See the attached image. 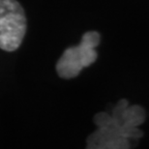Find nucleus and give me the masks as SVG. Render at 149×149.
Wrapping results in <instances>:
<instances>
[{
    "mask_svg": "<svg viewBox=\"0 0 149 149\" xmlns=\"http://www.w3.org/2000/svg\"><path fill=\"white\" fill-rule=\"evenodd\" d=\"M27 29L22 6L17 0H0V49L12 52L22 45Z\"/></svg>",
    "mask_w": 149,
    "mask_h": 149,
    "instance_id": "nucleus-2",
    "label": "nucleus"
},
{
    "mask_svg": "<svg viewBox=\"0 0 149 149\" xmlns=\"http://www.w3.org/2000/svg\"><path fill=\"white\" fill-rule=\"evenodd\" d=\"M111 114H109V113L99 112L94 116L93 120H94V123L97 126V128H100L108 123V122L111 120Z\"/></svg>",
    "mask_w": 149,
    "mask_h": 149,
    "instance_id": "nucleus-5",
    "label": "nucleus"
},
{
    "mask_svg": "<svg viewBox=\"0 0 149 149\" xmlns=\"http://www.w3.org/2000/svg\"><path fill=\"white\" fill-rule=\"evenodd\" d=\"M91 149H127L131 147L130 139L125 138L122 123L111 115L106 125L98 128L86 141Z\"/></svg>",
    "mask_w": 149,
    "mask_h": 149,
    "instance_id": "nucleus-3",
    "label": "nucleus"
},
{
    "mask_svg": "<svg viewBox=\"0 0 149 149\" xmlns=\"http://www.w3.org/2000/svg\"><path fill=\"white\" fill-rule=\"evenodd\" d=\"M101 42V35L97 31H87L83 34L79 45L65 49L56 63V72L65 79L79 76L83 68L90 66L96 61L98 53L96 47Z\"/></svg>",
    "mask_w": 149,
    "mask_h": 149,
    "instance_id": "nucleus-1",
    "label": "nucleus"
},
{
    "mask_svg": "<svg viewBox=\"0 0 149 149\" xmlns=\"http://www.w3.org/2000/svg\"><path fill=\"white\" fill-rule=\"evenodd\" d=\"M146 118V112L141 106H128L121 116V123L127 127H139Z\"/></svg>",
    "mask_w": 149,
    "mask_h": 149,
    "instance_id": "nucleus-4",
    "label": "nucleus"
}]
</instances>
